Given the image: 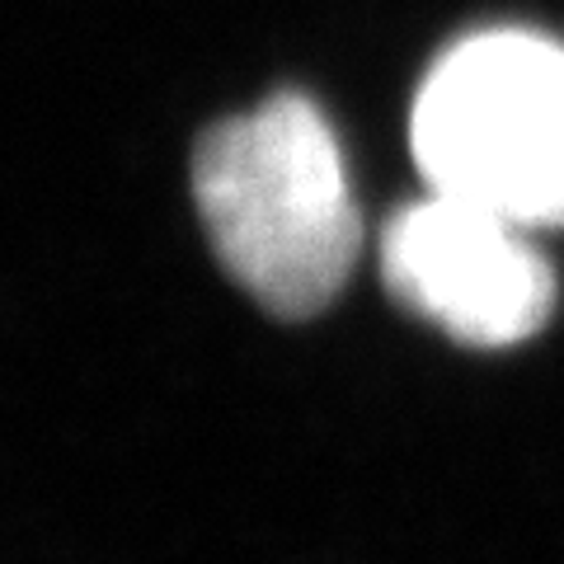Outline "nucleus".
Wrapping results in <instances>:
<instances>
[{
  "label": "nucleus",
  "mask_w": 564,
  "mask_h": 564,
  "mask_svg": "<svg viewBox=\"0 0 564 564\" xmlns=\"http://www.w3.org/2000/svg\"><path fill=\"white\" fill-rule=\"evenodd\" d=\"M193 198L217 263L282 321L325 311L358 263L362 217L344 151L306 95H273L207 128Z\"/></svg>",
  "instance_id": "nucleus-1"
},
{
  "label": "nucleus",
  "mask_w": 564,
  "mask_h": 564,
  "mask_svg": "<svg viewBox=\"0 0 564 564\" xmlns=\"http://www.w3.org/2000/svg\"><path fill=\"white\" fill-rule=\"evenodd\" d=\"M410 147L433 193L541 231L564 226V43L485 29L429 66Z\"/></svg>",
  "instance_id": "nucleus-2"
},
{
  "label": "nucleus",
  "mask_w": 564,
  "mask_h": 564,
  "mask_svg": "<svg viewBox=\"0 0 564 564\" xmlns=\"http://www.w3.org/2000/svg\"><path fill=\"white\" fill-rule=\"evenodd\" d=\"M381 278L404 311L475 348H513L555 311L532 231L433 188L381 226Z\"/></svg>",
  "instance_id": "nucleus-3"
}]
</instances>
